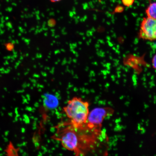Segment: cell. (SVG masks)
<instances>
[{"mask_svg": "<svg viewBox=\"0 0 156 156\" xmlns=\"http://www.w3.org/2000/svg\"><path fill=\"white\" fill-rule=\"evenodd\" d=\"M53 139L73 152L75 156H107L108 154V138L106 130L101 127L88 126L87 123L79 127L64 123L57 129Z\"/></svg>", "mask_w": 156, "mask_h": 156, "instance_id": "cell-1", "label": "cell"}, {"mask_svg": "<svg viewBox=\"0 0 156 156\" xmlns=\"http://www.w3.org/2000/svg\"><path fill=\"white\" fill-rule=\"evenodd\" d=\"M89 104L80 98L74 97L68 101L63 110L69 120V123L74 126L79 127L87 122L89 114Z\"/></svg>", "mask_w": 156, "mask_h": 156, "instance_id": "cell-2", "label": "cell"}, {"mask_svg": "<svg viewBox=\"0 0 156 156\" xmlns=\"http://www.w3.org/2000/svg\"><path fill=\"white\" fill-rule=\"evenodd\" d=\"M114 109L111 107H97L89 112L87 124L88 125L102 127L105 118L112 116L114 114Z\"/></svg>", "mask_w": 156, "mask_h": 156, "instance_id": "cell-3", "label": "cell"}, {"mask_svg": "<svg viewBox=\"0 0 156 156\" xmlns=\"http://www.w3.org/2000/svg\"><path fill=\"white\" fill-rule=\"evenodd\" d=\"M140 36L145 40L153 41L156 38V19L147 17L144 18L141 23Z\"/></svg>", "mask_w": 156, "mask_h": 156, "instance_id": "cell-4", "label": "cell"}, {"mask_svg": "<svg viewBox=\"0 0 156 156\" xmlns=\"http://www.w3.org/2000/svg\"><path fill=\"white\" fill-rule=\"evenodd\" d=\"M156 3L150 4L146 11L148 17L156 19Z\"/></svg>", "mask_w": 156, "mask_h": 156, "instance_id": "cell-5", "label": "cell"}, {"mask_svg": "<svg viewBox=\"0 0 156 156\" xmlns=\"http://www.w3.org/2000/svg\"><path fill=\"white\" fill-rule=\"evenodd\" d=\"M7 156H18L17 151L13 147V144L10 142L5 150Z\"/></svg>", "mask_w": 156, "mask_h": 156, "instance_id": "cell-6", "label": "cell"}, {"mask_svg": "<svg viewBox=\"0 0 156 156\" xmlns=\"http://www.w3.org/2000/svg\"><path fill=\"white\" fill-rule=\"evenodd\" d=\"M134 0H122V3L126 6L129 7L133 3Z\"/></svg>", "mask_w": 156, "mask_h": 156, "instance_id": "cell-7", "label": "cell"}, {"mask_svg": "<svg viewBox=\"0 0 156 156\" xmlns=\"http://www.w3.org/2000/svg\"><path fill=\"white\" fill-rule=\"evenodd\" d=\"M156 55H155L153 58V60H152V64H153V67L154 68H156Z\"/></svg>", "mask_w": 156, "mask_h": 156, "instance_id": "cell-8", "label": "cell"}, {"mask_svg": "<svg viewBox=\"0 0 156 156\" xmlns=\"http://www.w3.org/2000/svg\"><path fill=\"white\" fill-rule=\"evenodd\" d=\"M123 8L121 6H118L116 7V9L115 11L116 12H121L123 10Z\"/></svg>", "mask_w": 156, "mask_h": 156, "instance_id": "cell-9", "label": "cell"}, {"mask_svg": "<svg viewBox=\"0 0 156 156\" xmlns=\"http://www.w3.org/2000/svg\"><path fill=\"white\" fill-rule=\"evenodd\" d=\"M52 3H57L62 1V0H49Z\"/></svg>", "mask_w": 156, "mask_h": 156, "instance_id": "cell-10", "label": "cell"}]
</instances>
